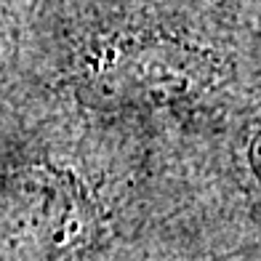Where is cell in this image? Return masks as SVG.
Wrapping results in <instances>:
<instances>
[{
    "label": "cell",
    "mask_w": 261,
    "mask_h": 261,
    "mask_svg": "<svg viewBox=\"0 0 261 261\" xmlns=\"http://www.w3.org/2000/svg\"><path fill=\"white\" fill-rule=\"evenodd\" d=\"M227 67L211 48L160 32L101 40L88 62L91 88L104 107L168 110L192 104L221 83Z\"/></svg>",
    "instance_id": "cell-1"
},
{
    "label": "cell",
    "mask_w": 261,
    "mask_h": 261,
    "mask_svg": "<svg viewBox=\"0 0 261 261\" xmlns=\"http://www.w3.org/2000/svg\"><path fill=\"white\" fill-rule=\"evenodd\" d=\"M245 163H248V168H251L253 179L261 184V125L251 134V139H248V147H245Z\"/></svg>",
    "instance_id": "cell-2"
}]
</instances>
